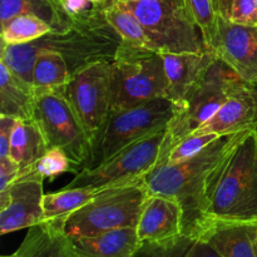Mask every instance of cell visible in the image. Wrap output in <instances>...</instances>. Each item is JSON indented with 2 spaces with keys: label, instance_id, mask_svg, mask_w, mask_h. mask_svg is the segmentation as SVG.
Wrapping results in <instances>:
<instances>
[{
  "label": "cell",
  "instance_id": "cell-1",
  "mask_svg": "<svg viewBox=\"0 0 257 257\" xmlns=\"http://www.w3.org/2000/svg\"><path fill=\"white\" fill-rule=\"evenodd\" d=\"M250 130L220 136L198 155L178 165L160 163L146 176L148 195L176 198L183 210V233L206 218V186L211 172Z\"/></svg>",
  "mask_w": 257,
  "mask_h": 257
},
{
  "label": "cell",
  "instance_id": "cell-2",
  "mask_svg": "<svg viewBox=\"0 0 257 257\" xmlns=\"http://www.w3.org/2000/svg\"><path fill=\"white\" fill-rule=\"evenodd\" d=\"M207 218L257 222L256 128L248 131L211 172L206 186Z\"/></svg>",
  "mask_w": 257,
  "mask_h": 257
},
{
  "label": "cell",
  "instance_id": "cell-3",
  "mask_svg": "<svg viewBox=\"0 0 257 257\" xmlns=\"http://www.w3.org/2000/svg\"><path fill=\"white\" fill-rule=\"evenodd\" d=\"M168 98L162 53L122 42L110 62V110Z\"/></svg>",
  "mask_w": 257,
  "mask_h": 257
},
{
  "label": "cell",
  "instance_id": "cell-4",
  "mask_svg": "<svg viewBox=\"0 0 257 257\" xmlns=\"http://www.w3.org/2000/svg\"><path fill=\"white\" fill-rule=\"evenodd\" d=\"M182 109V104L168 98H157L132 108L110 110L107 119L92 138L90 157L83 168H95L123 148L167 128Z\"/></svg>",
  "mask_w": 257,
  "mask_h": 257
},
{
  "label": "cell",
  "instance_id": "cell-5",
  "mask_svg": "<svg viewBox=\"0 0 257 257\" xmlns=\"http://www.w3.org/2000/svg\"><path fill=\"white\" fill-rule=\"evenodd\" d=\"M148 196L146 177L99 191L65 220V233L70 238L88 237L118 228L137 227Z\"/></svg>",
  "mask_w": 257,
  "mask_h": 257
},
{
  "label": "cell",
  "instance_id": "cell-6",
  "mask_svg": "<svg viewBox=\"0 0 257 257\" xmlns=\"http://www.w3.org/2000/svg\"><path fill=\"white\" fill-rule=\"evenodd\" d=\"M114 28L107 22L102 4L88 14L74 20V24L62 33L50 32L33 44L40 50H54L67 60L72 74L95 62H112L122 44Z\"/></svg>",
  "mask_w": 257,
  "mask_h": 257
},
{
  "label": "cell",
  "instance_id": "cell-7",
  "mask_svg": "<svg viewBox=\"0 0 257 257\" xmlns=\"http://www.w3.org/2000/svg\"><path fill=\"white\" fill-rule=\"evenodd\" d=\"M118 3L140 20L152 49L160 53H202L207 50L202 32L193 22L183 0H125Z\"/></svg>",
  "mask_w": 257,
  "mask_h": 257
},
{
  "label": "cell",
  "instance_id": "cell-8",
  "mask_svg": "<svg viewBox=\"0 0 257 257\" xmlns=\"http://www.w3.org/2000/svg\"><path fill=\"white\" fill-rule=\"evenodd\" d=\"M241 80L222 60L218 58L213 60L202 78L191 88L181 112L168 124L160 162L167 157L178 142L192 135L220 109Z\"/></svg>",
  "mask_w": 257,
  "mask_h": 257
},
{
  "label": "cell",
  "instance_id": "cell-9",
  "mask_svg": "<svg viewBox=\"0 0 257 257\" xmlns=\"http://www.w3.org/2000/svg\"><path fill=\"white\" fill-rule=\"evenodd\" d=\"M33 119L42 130L49 148H60L78 170L90 157L92 138L65 99L62 89L34 90Z\"/></svg>",
  "mask_w": 257,
  "mask_h": 257
},
{
  "label": "cell",
  "instance_id": "cell-10",
  "mask_svg": "<svg viewBox=\"0 0 257 257\" xmlns=\"http://www.w3.org/2000/svg\"><path fill=\"white\" fill-rule=\"evenodd\" d=\"M167 128L157 131L113 156L95 168H83L64 188H93L102 191L146 177L160 162Z\"/></svg>",
  "mask_w": 257,
  "mask_h": 257
},
{
  "label": "cell",
  "instance_id": "cell-11",
  "mask_svg": "<svg viewBox=\"0 0 257 257\" xmlns=\"http://www.w3.org/2000/svg\"><path fill=\"white\" fill-rule=\"evenodd\" d=\"M62 92L93 138L110 113V62H95L78 69Z\"/></svg>",
  "mask_w": 257,
  "mask_h": 257
},
{
  "label": "cell",
  "instance_id": "cell-12",
  "mask_svg": "<svg viewBox=\"0 0 257 257\" xmlns=\"http://www.w3.org/2000/svg\"><path fill=\"white\" fill-rule=\"evenodd\" d=\"M207 49L241 79L248 84H256L257 27L235 24L217 14Z\"/></svg>",
  "mask_w": 257,
  "mask_h": 257
},
{
  "label": "cell",
  "instance_id": "cell-13",
  "mask_svg": "<svg viewBox=\"0 0 257 257\" xmlns=\"http://www.w3.org/2000/svg\"><path fill=\"white\" fill-rule=\"evenodd\" d=\"M43 178L32 171L0 192V233L15 232L44 222Z\"/></svg>",
  "mask_w": 257,
  "mask_h": 257
},
{
  "label": "cell",
  "instance_id": "cell-14",
  "mask_svg": "<svg viewBox=\"0 0 257 257\" xmlns=\"http://www.w3.org/2000/svg\"><path fill=\"white\" fill-rule=\"evenodd\" d=\"M256 127L257 90L252 84L241 80L220 109L192 135H233Z\"/></svg>",
  "mask_w": 257,
  "mask_h": 257
},
{
  "label": "cell",
  "instance_id": "cell-15",
  "mask_svg": "<svg viewBox=\"0 0 257 257\" xmlns=\"http://www.w3.org/2000/svg\"><path fill=\"white\" fill-rule=\"evenodd\" d=\"M188 235H196L202 238L221 257H256L257 222L207 218Z\"/></svg>",
  "mask_w": 257,
  "mask_h": 257
},
{
  "label": "cell",
  "instance_id": "cell-16",
  "mask_svg": "<svg viewBox=\"0 0 257 257\" xmlns=\"http://www.w3.org/2000/svg\"><path fill=\"white\" fill-rule=\"evenodd\" d=\"M136 228L141 242H157L182 235V206L176 198L150 195Z\"/></svg>",
  "mask_w": 257,
  "mask_h": 257
},
{
  "label": "cell",
  "instance_id": "cell-17",
  "mask_svg": "<svg viewBox=\"0 0 257 257\" xmlns=\"http://www.w3.org/2000/svg\"><path fill=\"white\" fill-rule=\"evenodd\" d=\"M168 80V99L182 104L191 88L202 78L216 55L210 49L202 53H162Z\"/></svg>",
  "mask_w": 257,
  "mask_h": 257
},
{
  "label": "cell",
  "instance_id": "cell-18",
  "mask_svg": "<svg viewBox=\"0 0 257 257\" xmlns=\"http://www.w3.org/2000/svg\"><path fill=\"white\" fill-rule=\"evenodd\" d=\"M64 223L65 220H49L28 228L19 248L2 257H78Z\"/></svg>",
  "mask_w": 257,
  "mask_h": 257
},
{
  "label": "cell",
  "instance_id": "cell-19",
  "mask_svg": "<svg viewBox=\"0 0 257 257\" xmlns=\"http://www.w3.org/2000/svg\"><path fill=\"white\" fill-rule=\"evenodd\" d=\"M70 240L78 257H133L141 245L136 227L118 228Z\"/></svg>",
  "mask_w": 257,
  "mask_h": 257
},
{
  "label": "cell",
  "instance_id": "cell-20",
  "mask_svg": "<svg viewBox=\"0 0 257 257\" xmlns=\"http://www.w3.org/2000/svg\"><path fill=\"white\" fill-rule=\"evenodd\" d=\"M33 112L34 87L0 62V115L29 120Z\"/></svg>",
  "mask_w": 257,
  "mask_h": 257
},
{
  "label": "cell",
  "instance_id": "cell-21",
  "mask_svg": "<svg viewBox=\"0 0 257 257\" xmlns=\"http://www.w3.org/2000/svg\"><path fill=\"white\" fill-rule=\"evenodd\" d=\"M19 15L39 18L54 33L65 32L74 24V20L63 10L59 0H0V24Z\"/></svg>",
  "mask_w": 257,
  "mask_h": 257
},
{
  "label": "cell",
  "instance_id": "cell-22",
  "mask_svg": "<svg viewBox=\"0 0 257 257\" xmlns=\"http://www.w3.org/2000/svg\"><path fill=\"white\" fill-rule=\"evenodd\" d=\"M48 150L47 140L34 119L18 120L10 142L9 157L19 165L20 173L29 171Z\"/></svg>",
  "mask_w": 257,
  "mask_h": 257
},
{
  "label": "cell",
  "instance_id": "cell-23",
  "mask_svg": "<svg viewBox=\"0 0 257 257\" xmlns=\"http://www.w3.org/2000/svg\"><path fill=\"white\" fill-rule=\"evenodd\" d=\"M133 257H221L206 241L182 233L157 242H141Z\"/></svg>",
  "mask_w": 257,
  "mask_h": 257
},
{
  "label": "cell",
  "instance_id": "cell-24",
  "mask_svg": "<svg viewBox=\"0 0 257 257\" xmlns=\"http://www.w3.org/2000/svg\"><path fill=\"white\" fill-rule=\"evenodd\" d=\"M72 72L67 60L54 50H40L33 70L34 90L62 89L70 79Z\"/></svg>",
  "mask_w": 257,
  "mask_h": 257
},
{
  "label": "cell",
  "instance_id": "cell-25",
  "mask_svg": "<svg viewBox=\"0 0 257 257\" xmlns=\"http://www.w3.org/2000/svg\"><path fill=\"white\" fill-rule=\"evenodd\" d=\"M103 14L107 22L115 29L122 40L127 44L152 49L150 39L140 20L117 0H107L102 4Z\"/></svg>",
  "mask_w": 257,
  "mask_h": 257
},
{
  "label": "cell",
  "instance_id": "cell-26",
  "mask_svg": "<svg viewBox=\"0 0 257 257\" xmlns=\"http://www.w3.org/2000/svg\"><path fill=\"white\" fill-rule=\"evenodd\" d=\"M99 191L93 188H64L59 192L44 195L43 210L45 221L67 220L72 213L87 205Z\"/></svg>",
  "mask_w": 257,
  "mask_h": 257
},
{
  "label": "cell",
  "instance_id": "cell-27",
  "mask_svg": "<svg viewBox=\"0 0 257 257\" xmlns=\"http://www.w3.org/2000/svg\"><path fill=\"white\" fill-rule=\"evenodd\" d=\"M2 42L5 44H22L34 42L52 32V28L33 15H19L0 24Z\"/></svg>",
  "mask_w": 257,
  "mask_h": 257
},
{
  "label": "cell",
  "instance_id": "cell-28",
  "mask_svg": "<svg viewBox=\"0 0 257 257\" xmlns=\"http://www.w3.org/2000/svg\"><path fill=\"white\" fill-rule=\"evenodd\" d=\"M38 50L33 42L22 44H5L2 42V54L0 62L4 63L14 74L27 80L33 85V70Z\"/></svg>",
  "mask_w": 257,
  "mask_h": 257
},
{
  "label": "cell",
  "instance_id": "cell-29",
  "mask_svg": "<svg viewBox=\"0 0 257 257\" xmlns=\"http://www.w3.org/2000/svg\"><path fill=\"white\" fill-rule=\"evenodd\" d=\"M216 12L228 22L257 27V0H215Z\"/></svg>",
  "mask_w": 257,
  "mask_h": 257
},
{
  "label": "cell",
  "instance_id": "cell-30",
  "mask_svg": "<svg viewBox=\"0 0 257 257\" xmlns=\"http://www.w3.org/2000/svg\"><path fill=\"white\" fill-rule=\"evenodd\" d=\"M74 168L75 167L72 165L69 157L65 155L64 151H62L60 148H49L47 153L29 171L42 177L43 180L45 178L54 180L58 176L65 172L78 173V171Z\"/></svg>",
  "mask_w": 257,
  "mask_h": 257
},
{
  "label": "cell",
  "instance_id": "cell-31",
  "mask_svg": "<svg viewBox=\"0 0 257 257\" xmlns=\"http://www.w3.org/2000/svg\"><path fill=\"white\" fill-rule=\"evenodd\" d=\"M220 137V135L216 133H206V135H191L188 137L183 138L181 142H178L170 153L167 157L160 163H165V165H178L181 162L190 160L193 156L198 155L201 151L205 147H207L210 143L216 141ZM157 163V165H160Z\"/></svg>",
  "mask_w": 257,
  "mask_h": 257
},
{
  "label": "cell",
  "instance_id": "cell-32",
  "mask_svg": "<svg viewBox=\"0 0 257 257\" xmlns=\"http://www.w3.org/2000/svg\"><path fill=\"white\" fill-rule=\"evenodd\" d=\"M183 2L193 22L202 32L203 40L207 47L217 18L215 0H183Z\"/></svg>",
  "mask_w": 257,
  "mask_h": 257
},
{
  "label": "cell",
  "instance_id": "cell-33",
  "mask_svg": "<svg viewBox=\"0 0 257 257\" xmlns=\"http://www.w3.org/2000/svg\"><path fill=\"white\" fill-rule=\"evenodd\" d=\"M20 170L19 165L13 158L8 157L0 158V192L5 191L12 183L19 178Z\"/></svg>",
  "mask_w": 257,
  "mask_h": 257
},
{
  "label": "cell",
  "instance_id": "cell-34",
  "mask_svg": "<svg viewBox=\"0 0 257 257\" xmlns=\"http://www.w3.org/2000/svg\"><path fill=\"white\" fill-rule=\"evenodd\" d=\"M18 120L8 115H0V158L9 156L10 142Z\"/></svg>",
  "mask_w": 257,
  "mask_h": 257
},
{
  "label": "cell",
  "instance_id": "cell-35",
  "mask_svg": "<svg viewBox=\"0 0 257 257\" xmlns=\"http://www.w3.org/2000/svg\"><path fill=\"white\" fill-rule=\"evenodd\" d=\"M63 10L75 20L82 15L88 14L89 12L94 10L99 4H95L92 0H59Z\"/></svg>",
  "mask_w": 257,
  "mask_h": 257
},
{
  "label": "cell",
  "instance_id": "cell-36",
  "mask_svg": "<svg viewBox=\"0 0 257 257\" xmlns=\"http://www.w3.org/2000/svg\"><path fill=\"white\" fill-rule=\"evenodd\" d=\"M93 3H95V4H103V3H105L107 0H92Z\"/></svg>",
  "mask_w": 257,
  "mask_h": 257
},
{
  "label": "cell",
  "instance_id": "cell-37",
  "mask_svg": "<svg viewBox=\"0 0 257 257\" xmlns=\"http://www.w3.org/2000/svg\"><path fill=\"white\" fill-rule=\"evenodd\" d=\"M255 253H256V257H257V237L255 240Z\"/></svg>",
  "mask_w": 257,
  "mask_h": 257
},
{
  "label": "cell",
  "instance_id": "cell-38",
  "mask_svg": "<svg viewBox=\"0 0 257 257\" xmlns=\"http://www.w3.org/2000/svg\"><path fill=\"white\" fill-rule=\"evenodd\" d=\"M253 87H255V89L257 90V83H256V84H253Z\"/></svg>",
  "mask_w": 257,
  "mask_h": 257
},
{
  "label": "cell",
  "instance_id": "cell-39",
  "mask_svg": "<svg viewBox=\"0 0 257 257\" xmlns=\"http://www.w3.org/2000/svg\"><path fill=\"white\" fill-rule=\"evenodd\" d=\"M118 2H125V0H118Z\"/></svg>",
  "mask_w": 257,
  "mask_h": 257
},
{
  "label": "cell",
  "instance_id": "cell-40",
  "mask_svg": "<svg viewBox=\"0 0 257 257\" xmlns=\"http://www.w3.org/2000/svg\"><path fill=\"white\" fill-rule=\"evenodd\" d=\"M256 131H257V127H256Z\"/></svg>",
  "mask_w": 257,
  "mask_h": 257
}]
</instances>
